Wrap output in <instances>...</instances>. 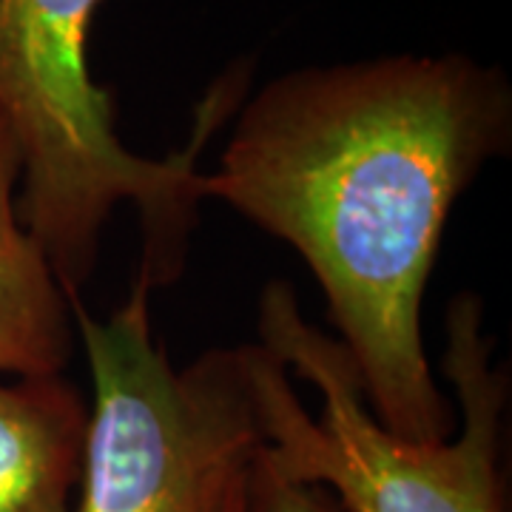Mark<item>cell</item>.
Returning a JSON list of instances; mask_svg holds the SVG:
<instances>
[{
  "label": "cell",
  "mask_w": 512,
  "mask_h": 512,
  "mask_svg": "<svg viewBox=\"0 0 512 512\" xmlns=\"http://www.w3.org/2000/svg\"><path fill=\"white\" fill-rule=\"evenodd\" d=\"M481 311L470 293L447 308L441 370L456 390L461 430L416 441L373 416L345 345L302 316L288 282H271L259 299V345L276 362L265 382L256 464L291 484L328 490L345 512H504L510 373L490 365Z\"/></svg>",
  "instance_id": "cell-3"
},
{
  "label": "cell",
  "mask_w": 512,
  "mask_h": 512,
  "mask_svg": "<svg viewBox=\"0 0 512 512\" xmlns=\"http://www.w3.org/2000/svg\"><path fill=\"white\" fill-rule=\"evenodd\" d=\"M251 461L239 464L222 478L205 512H254V504H251Z\"/></svg>",
  "instance_id": "cell-8"
},
{
  "label": "cell",
  "mask_w": 512,
  "mask_h": 512,
  "mask_svg": "<svg viewBox=\"0 0 512 512\" xmlns=\"http://www.w3.org/2000/svg\"><path fill=\"white\" fill-rule=\"evenodd\" d=\"M251 504L254 512H345L328 490L274 476L256 464V456L251 461Z\"/></svg>",
  "instance_id": "cell-7"
},
{
  "label": "cell",
  "mask_w": 512,
  "mask_h": 512,
  "mask_svg": "<svg viewBox=\"0 0 512 512\" xmlns=\"http://www.w3.org/2000/svg\"><path fill=\"white\" fill-rule=\"evenodd\" d=\"M86 424L66 376L0 382V512H72Z\"/></svg>",
  "instance_id": "cell-6"
},
{
  "label": "cell",
  "mask_w": 512,
  "mask_h": 512,
  "mask_svg": "<svg viewBox=\"0 0 512 512\" xmlns=\"http://www.w3.org/2000/svg\"><path fill=\"white\" fill-rule=\"evenodd\" d=\"M510 148L498 66L458 52L305 66L239 111L200 197L305 259L373 416L439 441L456 416L424 350L421 302L456 200Z\"/></svg>",
  "instance_id": "cell-1"
},
{
  "label": "cell",
  "mask_w": 512,
  "mask_h": 512,
  "mask_svg": "<svg viewBox=\"0 0 512 512\" xmlns=\"http://www.w3.org/2000/svg\"><path fill=\"white\" fill-rule=\"evenodd\" d=\"M103 0H0V117L20 151L18 214L69 299H80L109 217L131 202L143 225L137 274L154 288L180 279L197 222L200 154L239 109L248 66L205 92L191 137L168 157H143L117 131L111 89L89 63Z\"/></svg>",
  "instance_id": "cell-2"
},
{
  "label": "cell",
  "mask_w": 512,
  "mask_h": 512,
  "mask_svg": "<svg viewBox=\"0 0 512 512\" xmlns=\"http://www.w3.org/2000/svg\"><path fill=\"white\" fill-rule=\"evenodd\" d=\"M148 285L94 319L72 302L92 367V407L72 512H205L234 467L265 444V345L211 348L183 370L154 339Z\"/></svg>",
  "instance_id": "cell-4"
},
{
  "label": "cell",
  "mask_w": 512,
  "mask_h": 512,
  "mask_svg": "<svg viewBox=\"0 0 512 512\" xmlns=\"http://www.w3.org/2000/svg\"><path fill=\"white\" fill-rule=\"evenodd\" d=\"M20 151L0 117V373L63 376L74 353L72 299L18 214Z\"/></svg>",
  "instance_id": "cell-5"
}]
</instances>
